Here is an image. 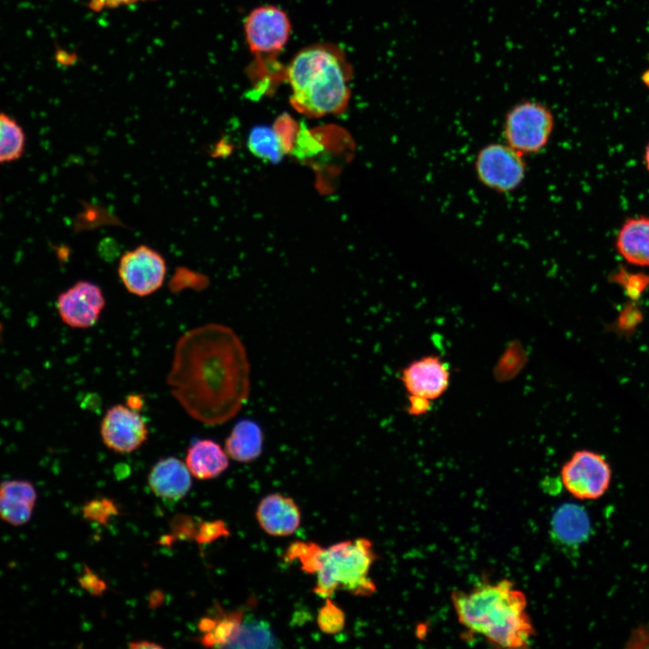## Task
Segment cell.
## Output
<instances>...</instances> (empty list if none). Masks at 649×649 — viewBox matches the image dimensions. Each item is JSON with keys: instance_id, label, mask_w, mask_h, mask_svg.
<instances>
[{"instance_id": "obj_13", "label": "cell", "mask_w": 649, "mask_h": 649, "mask_svg": "<svg viewBox=\"0 0 649 649\" xmlns=\"http://www.w3.org/2000/svg\"><path fill=\"white\" fill-rule=\"evenodd\" d=\"M298 128L288 115L280 116L273 126H257L248 137V147L258 158L278 162L292 150Z\"/></svg>"}, {"instance_id": "obj_17", "label": "cell", "mask_w": 649, "mask_h": 649, "mask_svg": "<svg viewBox=\"0 0 649 649\" xmlns=\"http://www.w3.org/2000/svg\"><path fill=\"white\" fill-rule=\"evenodd\" d=\"M615 247L628 264L649 267V216L626 218L617 233Z\"/></svg>"}, {"instance_id": "obj_32", "label": "cell", "mask_w": 649, "mask_h": 649, "mask_svg": "<svg viewBox=\"0 0 649 649\" xmlns=\"http://www.w3.org/2000/svg\"><path fill=\"white\" fill-rule=\"evenodd\" d=\"M127 406L133 409L139 411L140 407L142 406V401L141 397L131 396L127 400Z\"/></svg>"}, {"instance_id": "obj_4", "label": "cell", "mask_w": 649, "mask_h": 649, "mask_svg": "<svg viewBox=\"0 0 649 649\" xmlns=\"http://www.w3.org/2000/svg\"><path fill=\"white\" fill-rule=\"evenodd\" d=\"M286 557L289 562L297 560L303 571L315 575L314 592L323 599L331 598L338 589L361 597L376 590L370 571L377 555L368 539L343 541L326 548L312 542H296Z\"/></svg>"}, {"instance_id": "obj_14", "label": "cell", "mask_w": 649, "mask_h": 649, "mask_svg": "<svg viewBox=\"0 0 649 649\" xmlns=\"http://www.w3.org/2000/svg\"><path fill=\"white\" fill-rule=\"evenodd\" d=\"M256 518L262 530L272 536L291 535L299 527L301 513L289 497L279 493L265 496L256 509Z\"/></svg>"}, {"instance_id": "obj_30", "label": "cell", "mask_w": 649, "mask_h": 649, "mask_svg": "<svg viewBox=\"0 0 649 649\" xmlns=\"http://www.w3.org/2000/svg\"><path fill=\"white\" fill-rule=\"evenodd\" d=\"M144 0H96L95 3L98 4L101 7H117L120 5H128L139 3Z\"/></svg>"}, {"instance_id": "obj_7", "label": "cell", "mask_w": 649, "mask_h": 649, "mask_svg": "<svg viewBox=\"0 0 649 649\" xmlns=\"http://www.w3.org/2000/svg\"><path fill=\"white\" fill-rule=\"evenodd\" d=\"M526 157L504 142L483 145L474 158V172L486 188L509 194L521 187L527 174Z\"/></svg>"}, {"instance_id": "obj_11", "label": "cell", "mask_w": 649, "mask_h": 649, "mask_svg": "<svg viewBox=\"0 0 649 649\" xmlns=\"http://www.w3.org/2000/svg\"><path fill=\"white\" fill-rule=\"evenodd\" d=\"M105 306L101 288L88 280H79L58 296L57 309L64 324L78 329L92 327Z\"/></svg>"}, {"instance_id": "obj_12", "label": "cell", "mask_w": 649, "mask_h": 649, "mask_svg": "<svg viewBox=\"0 0 649 649\" xmlns=\"http://www.w3.org/2000/svg\"><path fill=\"white\" fill-rule=\"evenodd\" d=\"M400 380L408 396L431 402L447 390L450 370L438 356L427 355L408 363L401 370Z\"/></svg>"}, {"instance_id": "obj_28", "label": "cell", "mask_w": 649, "mask_h": 649, "mask_svg": "<svg viewBox=\"0 0 649 649\" xmlns=\"http://www.w3.org/2000/svg\"><path fill=\"white\" fill-rule=\"evenodd\" d=\"M430 401L421 398L408 396L407 410L412 416H421L430 408Z\"/></svg>"}, {"instance_id": "obj_26", "label": "cell", "mask_w": 649, "mask_h": 649, "mask_svg": "<svg viewBox=\"0 0 649 649\" xmlns=\"http://www.w3.org/2000/svg\"><path fill=\"white\" fill-rule=\"evenodd\" d=\"M225 535H228V531L224 522L214 521L202 526L197 540L201 543H207Z\"/></svg>"}, {"instance_id": "obj_23", "label": "cell", "mask_w": 649, "mask_h": 649, "mask_svg": "<svg viewBox=\"0 0 649 649\" xmlns=\"http://www.w3.org/2000/svg\"><path fill=\"white\" fill-rule=\"evenodd\" d=\"M25 146L21 125L8 114L0 112V164L20 158Z\"/></svg>"}, {"instance_id": "obj_27", "label": "cell", "mask_w": 649, "mask_h": 649, "mask_svg": "<svg viewBox=\"0 0 649 649\" xmlns=\"http://www.w3.org/2000/svg\"><path fill=\"white\" fill-rule=\"evenodd\" d=\"M627 281L624 282L628 293L641 292L648 284L649 277L641 274L627 273V275H620Z\"/></svg>"}, {"instance_id": "obj_1", "label": "cell", "mask_w": 649, "mask_h": 649, "mask_svg": "<svg viewBox=\"0 0 649 649\" xmlns=\"http://www.w3.org/2000/svg\"><path fill=\"white\" fill-rule=\"evenodd\" d=\"M166 381L190 417L206 425L226 423L250 394L244 344L225 324L210 323L188 330L175 344Z\"/></svg>"}, {"instance_id": "obj_20", "label": "cell", "mask_w": 649, "mask_h": 649, "mask_svg": "<svg viewBox=\"0 0 649 649\" xmlns=\"http://www.w3.org/2000/svg\"><path fill=\"white\" fill-rule=\"evenodd\" d=\"M552 529L555 538L567 545H578L586 541L591 524L586 510L576 504L567 503L553 514Z\"/></svg>"}, {"instance_id": "obj_22", "label": "cell", "mask_w": 649, "mask_h": 649, "mask_svg": "<svg viewBox=\"0 0 649 649\" xmlns=\"http://www.w3.org/2000/svg\"><path fill=\"white\" fill-rule=\"evenodd\" d=\"M279 643L265 620L244 617L228 648L278 647Z\"/></svg>"}, {"instance_id": "obj_9", "label": "cell", "mask_w": 649, "mask_h": 649, "mask_svg": "<svg viewBox=\"0 0 649 649\" xmlns=\"http://www.w3.org/2000/svg\"><path fill=\"white\" fill-rule=\"evenodd\" d=\"M167 265L163 256L142 244L120 259L118 275L125 289L137 297L151 295L164 283Z\"/></svg>"}, {"instance_id": "obj_21", "label": "cell", "mask_w": 649, "mask_h": 649, "mask_svg": "<svg viewBox=\"0 0 649 649\" xmlns=\"http://www.w3.org/2000/svg\"><path fill=\"white\" fill-rule=\"evenodd\" d=\"M214 616L204 617L199 623L202 635L199 642L208 647L228 648L245 617L244 611L226 612L219 609Z\"/></svg>"}, {"instance_id": "obj_3", "label": "cell", "mask_w": 649, "mask_h": 649, "mask_svg": "<svg viewBox=\"0 0 649 649\" xmlns=\"http://www.w3.org/2000/svg\"><path fill=\"white\" fill-rule=\"evenodd\" d=\"M285 76L290 104L297 112L319 117L346 108L352 68L338 46L316 43L304 48L286 67Z\"/></svg>"}, {"instance_id": "obj_29", "label": "cell", "mask_w": 649, "mask_h": 649, "mask_svg": "<svg viewBox=\"0 0 649 649\" xmlns=\"http://www.w3.org/2000/svg\"><path fill=\"white\" fill-rule=\"evenodd\" d=\"M79 581L85 589L91 591H100L105 587V584L89 570L86 571Z\"/></svg>"}, {"instance_id": "obj_18", "label": "cell", "mask_w": 649, "mask_h": 649, "mask_svg": "<svg viewBox=\"0 0 649 649\" xmlns=\"http://www.w3.org/2000/svg\"><path fill=\"white\" fill-rule=\"evenodd\" d=\"M185 463L195 478L212 480L226 471L229 457L215 441L198 439L188 447Z\"/></svg>"}, {"instance_id": "obj_25", "label": "cell", "mask_w": 649, "mask_h": 649, "mask_svg": "<svg viewBox=\"0 0 649 649\" xmlns=\"http://www.w3.org/2000/svg\"><path fill=\"white\" fill-rule=\"evenodd\" d=\"M116 512L117 508L115 505L111 500L105 498L92 500L83 508L84 516L87 519L98 523L105 522L113 515H115Z\"/></svg>"}, {"instance_id": "obj_31", "label": "cell", "mask_w": 649, "mask_h": 649, "mask_svg": "<svg viewBox=\"0 0 649 649\" xmlns=\"http://www.w3.org/2000/svg\"><path fill=\"white\" fill-rule=\"evenodd\" d=\"M129 646H130L131 648H133V649H137V648H140V649H142V648H158V647L160 648V647H161L160 644H156V643H152V642H151V641H146V640H144V641H134V642H132V643L129 644Z\"/></svg>"}, {"instance_id": "obj_6", "label": "cell", "mask_w": 649, "mask_h": 649, "mask_svg": "<svg viewBox=\"0 0 649 649\" xmlns=\"http://www.w3.org/2000/svg\"><path fill=\"white\" fill-rule=\"evenodd\" d=\"M555 126L551 108L543 102L526 99L515 104L505 114L503 142L523 156L541 153L549 144Z\"/></svg>"}, {"instance_id": "obj_2", "label": "cell", "mask_w": 649, "mask_h": 649, "mask_svg": "<svg viewBox=\"0 0 649 649\" xmlns=\"http://www.w3.org/2000/svg\"><path fill=\"white\" fill-rule=\"evenodd\" d=\"M451 600L459 623L496 646L526 648L535 635L527 599L509 580L453 590Z\"/></svg>"}, {"instance_id": "obj_5", "label": "cell", "mask_w": 649, "mask_h": 649, "mask_svg": "<svg viewBox=\"0 0 649 649\" xmlns=\"http://www.w3.org/2000/svg\"><path fill=\"white\" fill-rule=\"evenodd\" d=\"M244 32L250 51L254 56L251 78L256 88L265 93L286 78V67H281L278 56L288 41L290 20L277 6H259L247 15Z\"/></svg>"}, {"instance_id": "obj_24", "label": "cell", "mask_w": 649, "mask_h": 649, "mask_svg": "<svg viewBox=\"0 0 649 649\" xmlns=\"http://www.w3.org/2000/svg\"><path fill=\"white\" fill-rule=\"evenodd\" d=\"M317 625L327 635L338 634L344 627L345 615L330 598L325 599V603L319 609Z\"/></svg>"}, {"instance_id": "obj_16", "label": "cell", "mask_w": 649, "mask_h": 649, "mask_svg": "<svg viewBox=\"0 0 649 649\" xmlns=\"http://www.w3.org/2000/svg\"><path fill=\"white\" fill-rule=\"evenodd\" d=\"M37 500L33 484L25 480L0 483V519L14 526L25 525L32 517Z\"/></svg>"}, {"instance_id": "obj_10", "label": "cell", "mask_w": 649, "mask_h": 649, "mask_svg": "<svg viewBox=\"0 0 649 649\" xmlns=\"http://www.w3.org/2000/svg\"><path fill=\"white\" fill-rule=\"evenodd\" d=\"M149 434L146 421L138 410L116 404L105 413L100 423L104 444L117 453H130L140 448Z\"/></svg>"}, {"instance_id": "obj_19", "label": "cell", "mask_w": 649, "mask_h": 649, "mask_svg": "<svg viewBox=\"0 0 649 649\" xmlns=\"http://www.w3.org/2000/svg\"><path fill=\"white\" fill-rule=\"evenodd\" d=\"M264 435L261 427L251 419H241L233 426L224 442L228 457L239 462H250L262 452Z\"/></svg>"}, {"instance_id": "obj_8", "label": "cell", "mask_w": 649, "mask_h": 649, "mask_svg": "<svg viewBox=\"0 0 649 649\" xmlns=\"http://www.w3.org/2000/svg\"><path fill=\"white\" fill-rule=\"evenodd\" d=\"M612 471L599 453L579 450L562 465L561 479L565 489L579 499H597L608 490Z\"/></svg>"}, {"instance_id": "obj_15", "label": "cell", "mask_w": 649, "mask_h": 649, "mask_svg": "<svg viewBox=\"0 0 649 649\" xmlns=\"http://www.w3.org/2000/svg\"><path fill=\"white\" fill-rule=\"evenodd\" d=\"M148 483L157 497L178 501L184 498L191 488V473L185 462L169 456L159 460L152 466L148 475Z\"/></svg>"}, {"instance_id": "obj_33", "label": "cell", "mask_w": 649, "mask_h": 649, "mask_svg": "<svg viewBox=\"0 0 649 649\" xmlns=\"http://www.w3.org/2000/svg\"><path fill=\"white\" fill-rule=\"evenodd\" d=\"M644 163L646 170L649 172V142L644 148Z\"/></svg>"}]
</instances>
